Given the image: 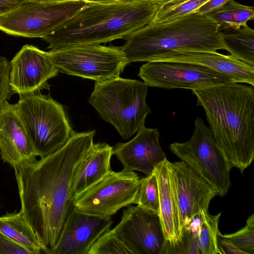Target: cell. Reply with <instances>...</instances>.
<instances>
[{"mask_svg": "<svg viewBox=\"0 0 254 254\" xmlns=\"http://www.w3.org/2000/svg\"><path fill=\"white\" fill-rule=\"evenodd\" d=\"M95 132H74L56 151L14 168L20 210L46 254L56 244L73 207V178L94 143Z\"/></svg>", "mask_w": 254, "mask_h": 254, "instance_id": "1", "label": "cell"}, {"mask_svg": "<svg viewBox=\"0 0 254 254\" xmlns=\"http://www.w3.org/2000/svg\"><path fill=\"white\" fill-rule=\"evenodd\" d=\"M191 91L220 150L243 173L254 158V86L231 82Z\"/></svg>", "mask_w": 254, "mask_h": 254, "instance_id": "2", "label": "cell"}, {"mask_svg": "<svg viewBox=\"0 0 254 254\" xmlns=\"http://www.w3.org/2000/svg\"><path fill=\"white\" fill-rule=\"evenodd\" d=\"M158 8L155 0L86 2L42 39L49 44L48 48L50 50L123 39L149 23Z\"/></svg>", "mask_w": 254, "mask_h": 254, "instance_id": "3", "label": "cell"}, {"mask_svg": "<svg viewBox=\"0 0 254 254\" xmlns=\"http://www.w3.org/2000/svg\"><path fill=\"white\" fill-rule=\"evenodd\" d=\"M122 46L127 64L153 61L174 52L225 50L220 26L196 12L163 23L150 22L126 36Z\"/></svg>", "mask_w": 254, "mask_h": 254, "instance_id": "4", "label": "cell"}, {"mask_svg": "<svg viewBox=\"0 0 254 254\" xmlns=\"http://www.w3.org/2000/svg\"><path fill=\"white\" fill-rule=\"evenodd\" d=\"M148 86L138 80L116 77L95 82L88 102L124 139L144 127L151 109L146 103Z\"/></svg>", "mask_w": 254, "mask_h": 254, "instance_id": "5", "label": "cell"}, {"mask_svg": "<svg viewBox=\"0 0 254 254\" xmlns=\"http://www.w3.org/2000/svg\"><path fill=\"white\" fill-rule=\"evenodd\" d=\"M19 96L17 112L38 157L62 147L74 132L63 105L49 95Z\"/></svg>", "mask_w": 254, "mask_h": 254, "instance_id": "6", "label": "cell"}, {"mask_svg": "<svg viewBox=\"0 0 254 254\" xmlns=\"http://www.w3.org/2000/svg\"><path fill=\"white\" fill-rule=\"evenodd\" d=\"M48 57L61 72L101 82L118 77L127 65L123 46L76 45L50 50Z\"/></svg>", "mask_w": 254, "mask_h": 254, "instance_id": "7", "label": "cell"}, {"mask_svg": "<svg viewBox=\"0 0 254 254\" xmlns=\"http://www.w3.org/2000/svg\"><path fill=\"white\" fill-rule=\"evenodd\" d=\"M169 148L208 182L217 190V195L226 194L231 185L232 167L200 117L194 121L191 138L185 142L171 143Z\"/></svg>", "mask_w": 254, "mask_h": 254, "instance_id": "8", "label": "cell"}, {"mask_svg": "<svg viewBox=\"0 0 254 254\" xmlns=\"http://www.w3.org/2000/svg\"><path fill=\"white\" fill-rule=\"evenodd\" d=\"M87 2L84 0H39L0 15V30L11 35L43 38L60 26Z\"/></svg>", "mask_w": 254, "mask_h": 254, "instance_id": "9", "label": "cell"}, {"mask_svg": "<svg viewBox=\"0 0 254 254\" xmlns=\"http://www.w3.org/2000/svg\"><path fill=\"white\" fill-rule=\"evenodd\" d=\"M139 185V177L134 171H112L75 197L73 206L86 214L111 217L122 208L136 203Z\"/></svg>", "mask_w": 254, "mask_h": 254, "instance_id": "10", "label": "cell"}, {"mask_svg": "<svg viewBox=\"0 0 254 254\" xmlns=\"http://www.w3.org/2000/svg\"><path fill=\"white\" fill-rule=\"evenodd\" d=\"M137 75L148 86L167 89L191 90L235 82L229 77L205 66L180 62H147L140 67Z\"/></svg>", "mask_w": 254, "mask_h": 254, "instance_id": "11", "label": "cell"}, {"mask_svg": "<svg viewBox=\"0 0 254 254\" xmlns=\"http://www.w3.org/2000/svg\"><path fill=\"white\" fill-rule=\"evenodd\" d=\"M112 231L133 254H165L167 241L159 214L138 205L124 209Z\"/></svg>", "mask_w": 254, "mask_h": 254, "instance_id": "12", "label": "cell"}, {"mask_svg": "<svg viewBox=\"0 0 254 254\" xmlns=\"http://www.w3.org/2000/svg\"><path fill=\"white\" fill-rule=\"evenodd\" d=\"M174 186L180 216L182 232L201 209L208 210L216 189L191 166L183 161H167Z\"/></svg>", "mask_w": 254, "mask_h": 254, "instance_id": "13", "label": "cell"}, {"mask_svg": "<svg viewBox=\"0 0 254 254\" xmlns=\"http://www.w3.org/2000/svg\"><path fill=\"white\" fill-rule=\"evenodd\" d=\"M9 65V84L13 93L19 96L49 89L48 80L59 71L47 52L27 44L15 55Z\"/></svg>", "mask_w": 254, "mask_h": 254, "instance_id": "14", "label": "cell"}, {"mask_svg": "<svg viewBox=\"0 0 254 254\" xmlns=\"http://www.w3.org/2000/svg\"><path fill=\"white\" fill-rule=\"evenodd\" d=\"M112 224L111 217L86 214L73 206L56 244L47 254H88L92 245L110 230Z\"/></svg>", "mask_w": 254, "mask_h": 254, "instance_id": "15", "label": "cell"}, {"mask_svg": "<svg viewBox=\"0 0 254 254\" xmlns=\"http://www.w3.org/2000/svg\"><path fill=\"white\" fill-rule=\"evenodd\" d=\"M159 138L157 129L144 126L131 140L117 143L113 147V154L121 162L123 169L149 175L167 159L160 145Z\"/></svg>", "mask_w": 254, "mask_h": 254, "instance_id": "16", "label": "cell"}, {"mask_svg": "<svg viewBox=\"0 0 254 254\" xmlns=\"http://www.w3.org/2000/svg\"><path fill=\"white\" fill-rule=\"evenodd\" d=\"M0 155L13 169L38 157L18 115L16 104L0 108Z\"/></svg>", "mask_w": 254, "mask_h": 254, "instance_id": "17", "label": "cell"}, {"mask_svg": "<svg viewBox=\"0 0 254 254\" xmlns=\"http://www.w3.org/2000/svg\"><path fill=\"white\" fill-rule=\"evenodd\" d=\"M154 61L180 62L201 65L229 77L235 82L254 86V67L231 55L217 52H174Z\"/></svg>", "mask_w": 254, "mask_h": 254, "instance_id": "18", "label": "cell"}, {"mask_svg": "<svg viewBox=\"0 0 254 254\" xmlns=\"http://www.w3.org/2000/svg\"><path fill=\"white\" fill-rule=\"evenodd\" d=\"M167 159L155 169L159 191V213L167 241V250L181 241L180 216L174 186L169 174Z\"/></svg>", "mask_w": 254, "mask_h": 254, "instance_id": "19", "label": "cell"}, {"mask_svg": "<svg viewBox=\"0 0 254 254\" xmlns=\"http://www.w3.org/2000/svg\"><path fill=\"white\" fill-rule=\"evenodd\" d=\"M113 147L106 143H93L82 161L73 178L72 200L100 181L112 170L111 159Z\"/></svg>", "mask_w": 254, "mask_h": 254, "instance_id": "20", "label": "cell"}, {"mask_svg": "<svg viewBox=\"0 0 254 254\" xmlns=\"http://www.w3.org/2000/svg\"><path fill=\"white\" fill-rule=\"evenodd\" d=\"M0 232L28 251L30 254H45L46 249L25 220L22 211L0 216Z\"/></svg>", "mask_w": 254, "mask_h": 254, "instance_id": "21", "label": "cell"}, {"mask_svg": "<svg viewBox=\"0 0 254 254\" xmlns=\"http://www.w3.org/2000/svg\"><path fill=\"white\" fill-rule=\"evenodd\" d=\"M222 42L230 55L254 67V30L248 25L238 29L221 31Z\"/></svg>", "mask_w": 254, "mask_h": 254, "instance_id": "22", "label": "cell"}, {"mask_svg": "<svg viewBox=\"0 0 254 254\" xmlns=\"http://www.w3.org/2000/svg\"><path fill=\"white\" fill-rule=\"evenodd\" d=\"M206 16L220 26V31L238 29L254 19V7L233 0Z\"/></svg>", "mask_w": 254, "mask_h": 254, "instance_id": "23", "label": "cell"}, {"mask_svg": "<svg viewBox=\"0 0 254 254\" xmlns=\"http://www.w3.org/2000/svg\"><path fill=\"white\" fill-rule=\"evenodd\" d=\"M221 212L215 215L201 209V222L198 238V245L201 254H221L217 245L218 223Z\"/></svg>", "mask_w": 254, "mask_h": 254, "instance_id": "24", "label": "cell"}, {"mask_svg": "<svg viewBox=\"0 0 254 254\" xmlns=\"http://www.w3.org/2000/svg\"><path fill=\"white\" fill-rule=\"evenodd\" d=\"M135 204L159 214V191L155 170L150 175L140 179Z\"/></svg>", "mask_w": 254, "mask_h": 254, "instance_id": "25", "label": "cell"}, {"mask_svg": "<svg viewBox=\"0 0 254 254\" xmlns=\"http://www.w3.org/2000/svg\"><path fill=\"white\" fill-rule=\"evenodd\" d=\"M133 254L112 230L102 234L90 248L88 254Z\"/></svg>", "mask_w": 254, "mask_h": 254, "instance_id": "26", "label": "cell"}, {"mask_svg": "<svg viewBox=\"0 0 254 254\" xmlns=\"http://www.w3.org/2000/svg\"><path fill=\"white\" fill-rule=\"evenodd\" d=\"M219 235L229 240L244 254H254V214L247 220L246 225L241 229L230 234Z\"/></svg>", "mask_w": 254, "mask_h": 254, "instance_id": "27", "label": "cell"}, {"mask_svg": "<svg viewBox=\"0 0 254 254\" xmlns=\"http://www.w3.org/2000/svg\"><path fill=\"white\" fill-rule=\"evenodd\" d=\"M210 0H189L173 8L158 10L150 21L153 23H163L175 20L194 12Z\"/></svg>", "mask_w": 254, "mask_h": 254, "instance_id": "28", "label": "cell"}, {"mask_svg": "<svg viewBox=\"0 0 254 254\" xmlns=\"http://www.w3.org/2000/svg\"><path fill=\"white\" fill-rule=\"evenodd\" d=\"M198 235L191 231L190 229L185 228L182 232L181 242L168 249L166 254H201L198 245Z\"/></svg>", "mask_w": 254, "mask_h": 254, "instance_id": "29", "label": "cell"}, {"mask_svg": "<svg viewBox=\"0 0 254 254\" xmlns=\"http://www.w3.org/2000/svg\"><path fill=\"white\" fill-rule=\"evenodd\" d=\"M9 63L5 57L0 56V108L13 94L9 84Z\"/></svg>", "mask_w": 254, "mask_h": 254, "instance_id": "30", "label": "cell"}, {"mask_svg": "<svg viewBox=\"0 0 254 254\" xmlns=\"http://www.w3.org/2000/svg\"><path fill=\"white\" fill-rule=\"evenodd\" d=\"M0 254H30L29 252L0 232Z\"/></svg>", "mask_w": 254, "mask_h": 254, "instance_id": "31", "label": "cell"}, {"mask_svg": "<svg viewBox=\"0 0 254 254\" xmlns=\"http://www.w3.org/2000/svg\"><path fill=\"white\" fill-rule=\"evenodd\" d=\"M231 0H210L196 9L194 12L206 15L216 11Z\"/></svg>", "mask_w": 254, "mask_h": 254, "instance_id": "32", "label": "cell"}, {"mask_svg": "<svg viewBox=\"0 0 254 254\" xmlns=\"http://www.w3.org/2000/svg\"><path fill=\"white\" fill-rule=\"evenodd\" d=\"M218 233L217 234V245L221 254H244L230 241L221 237Z\"/></svg>", "mask_w": 254, "mask_h": 254, "instance_id": "33", "label": "cell"}, {"mask_svg": "<svg viewBox=\"0 0 254 254\" xmlns=\"http://www.w3.org/2000/svg\"><path fill=\"white\" fill-rule=\"evenodd\" d=\"M39 0H0V15L12 11L21 5Z\"/></svg>", "mask_w": 254, "mask_h": 254, "instance_id": "34", "label": "cell"}, {"mask_svg": "<svg viewBox=\"0 0 254 254\" xmlns=\"http://www.w3.org/2000/svg\"><path fill=\"white\" fill-rule=\"evenodd\" d=\"M159 4L158 10H164L173 8L189 0H155Z\"/></svg>", "mask_w": 254, "mask_h": 254, "instance_id": "35", "label": "cell"}, {"mask_svg": "<svg viewBox=\"0 0 254 254\" xmlns=\"http://www.w3.org/2000/svg\"><path fill=\"white\" fill-rule=\"evenodd\" d=\"M87 2L91 3H110L117 1L118 0H84Z\"/></svg>", "mask_w": 254, "mask_h": 254, "instance_id": "36", "label": "cell"}]
</instances>
